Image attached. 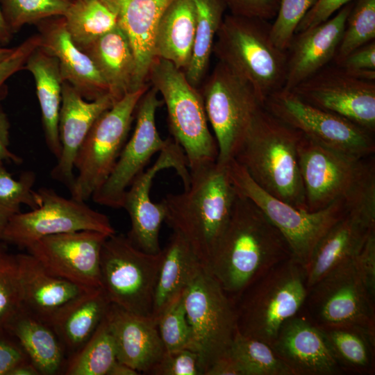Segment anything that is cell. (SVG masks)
I'll use <instances>...</instances> for the list:
<instances>
[{
    "label": "cell",
    "mask_w": 375,
    "mask_h": 375,
    "mask_svg": "<svg viewBox=\"0 0 375 375\" xmlns=\"http://www.w3.org/2000/svg\"><path fill=\"white\" fill-rule=\"evenodd\" d=\"M291 257L278 229L251 200L238 192L208 268L225 292L234 300L251 283Z\"/></svg>",
    "instance_id": "6da1fadb"
},
{
    "label": "cell",
    "mask_w": 375,
    "mask_h": 375,
    "mask_svg": "<svg viewBox=\"0 0 375 375\" xmlns=\"http://www.w3.org/2000/svg\"><path fill=\"white\" fill-rule=\"evenodd\" d=\"M188 188L161 201L165 222L188 242L208 270L217 242L230 219L238 192L228 165L210 162L190 170Z\"/></svg>",
    "instance_id": "7a4b0ae2"
},
{
    "label": "cell",
    "mask_w": 375,
    "mask_h": 375,
    "mask_svg": "<svg viewBox=\"0 0 375 375\" xmlns=\"http://www.w3.org/2000/svg\"><path fill=\"white\" fill-rule=\"evenodd\" d=\"M302 133L262 106L255 115L233 159L262 190L306 210L297 147Z\"/></svg>",
    "instance_id": "3957f363"
},
{
    "label": "cell",
    "mask_w": 375,
    "mask_h": 375,
    "mask_svg": "<svg viewBox=\"0 0 375 375\" xmlns=\"http://www.w3.org/2000/svg\"><path fill=\"white\" fill-rule=\"evenodd\" d=\"M271 23L256 17L225 14L212 54L248 82L261 103L283 88L287 52L274 42Z\"/></svg>",
    "instance_id": "277c9868"
},
{
    "label": "cell",
    "mask_w": 375,
    "mask_h": 375,
    "mask_svg": "<svg viewBox=\"0 0 375 375\" xmlns=\"http://www.w3.org/2000/svg\"><path fill=\"white\" fill-rule=\"evenodd\" d=\"M308 292L305 267L292 257L280 262L233 300L238 331L272 345L283 323L303 308Z\"/></svg>",
    "instance_id": "5b68a950"
},
{
    "label": "cell",
    "mask_w": 375,
    "mask_h": 375,
    "mask_svg": "<svg viewBox=\"0 0 375 375\" xmlns=\"http://www.w3.org/2000/svg\"><path fill=\"white\" fill-rule=\"evenodd\" d=\"M298 161L306 210H322L338 199L348 208L375 197L372 156L359 158L322 146L302 134Z\"/></svg>",
    "instance_id": "8992f818"
},
{
    "label": "cell",
    "mask_w": 375,
    "mask_h": 375,
    "mask_svg": "<svg viewBox=\"0 0 375 375\" xmlns=\"http://www.w3.org/2000/svg\"><path fill=\"white\" fill-rule=\"evenodd\" d=\"M147 81L162 97L170 133L182 148L189 169L216 162L218 147L199 88L188 81L183 71L157 57L152 61Z\"/></svg>",
    "instance_id": "52a82bcc"
},
{
    "label": "cell",
    "mask_w": 375,
    "mask_h": 375,
    "mask_svg": "<svg viewBox=\"0 0 375 375\" xmlns=\"http://www.w3.org/2000/svg\"><path fill=\"white\" fill-rule=\"evenodd\" d=\"M227 165L237 192L261 210L286 240L292 258L304 267L318 242L348 211L344 199L317 211L299 209L262 190L234 159Z\"/></svg>",
    "instance_id": "ba28073f"
},
{
    "label": "cell",
    "mask_w": 375,
    "mask_h": 375,
    "mask_svg": "<svg viewBox=\"0 0 375 375\" xmlns=\"http://www.w3.org/2000/svg\"><path fill=\"white\" fill-rule=\"evenodd\" d=\"M150 86L148 82L128 93L96 120L74 161L72 198L86 202L108 178L128 140L138 103Z\"/></svg>",
    "instance_id": "9c48e42d"
},
{
    "label": "cell",
    "mask_w": 375,
    "mask_h": 375,
    "mask_svg": "<svg viewBox=\"0 0 375 375\" xmlns=\"http://www.w3.org/2000/svg\"><path fill=\"white\" fill-rule=\"evenodd\" d=\"M162 249L149 253L123 235L108 236L100 258V283L110 303L133 313L153 317L154 293Z\"/></svg>",
    "instance_id": "30bf717a"
},
{
    "label": "cell",
    "mask_w": 375,
    "mask_h": 375,
    "mask_svg": "<svg viewBox=\"0 0 375 375\" xmlns=\"http://www.w3.org/2000/svg\"><path fill=\"white\" fill-rule=\"evenodd\" d=\"M199 90L218 147L217 162L227 165L263 105L251 85L219 61Z\"/></svg>",
    "instance_id": "8fae6325"
},
{
    "label": "cell",
    "mask_w": 375,
    "mask_h": 375,
    "mask_svg": "<svg viewBox=\"0 0 375 375\" xmlns=\"http://www.w3.org/2000/svg\"><path fill=\"white\" fill-rule=\"evenodd\" d=\"M192 333V349L199 356L202 374L229 353L238 333L233 299L203 267L183 292Z\"/></svg>",
    "instance_id": "7c38bea8"
},
{
    "label": "cell",
    "mask_w": 375,
    "mask_h": 375,
    "mask_svg": "<svg viewBox=\"0 0 375 375\" xmlns=\"http://www.w3.org/2000/svg\"><path fill=\"white\" fill-rule=\"evenodd\" d=\"M263 107L313 142L356 158L372 156L374 134L333 112L316 107L284 88L271 94Z\"/></svg>",
    "instance_id": "4fadbf2b"
},
{
    "label": "cell",
    "mask_w": 375,
    "mask_h": 375,
    "mask_svg": "<svg viewBox=\"0 0 375 375\" xmlns=\"http://www.w3.org/2000/svg\"><path fill=\"white\" fill-rule=\"evenodd\" d=\"M37 192L39 207L12 217L1 235L3 242L26 249L36 240L51 235L78 231H95L109 236L116 233L109 218L85 201L65 198L47 188Z\"/></svg>",
    "instance_id": "5bb4252c"
},
{
    "label": "cell",
    "mask_w": 375,
    "mask_h": 375,
    "mask_svg": "<svg viewBox=\"0 0 375 375\" xmlns=\"http://www.w3.org/2000/svg\"><path fill=\"white\" fill-rule=\"evenodd\" d=\"M303 308L319 327L352 324L375 331V300L363 285L353 259L338 265L309 288Z\"/></svg>",
    "instance_id": "9a60e30c"
},
{
    "label": "cell",
    "mask_w": 375,
    "mask_h": 375,
    "mask_svg": "<svg viewBox=\"0 0 375 375\" xmlns=\"http://www.w3.org/2000/svg\"><path fill=\"white\" fill-rule=\"evenodd\" d=\"M162 103L157 90L151 85L138 103L131 136L112 172L91 198L95 203L112 208H122L125 193L134 179L144 170L155 153L168 147L172 138L162 139L156 126V112Z\"/></svg>",
    "instance_id": "2e32d148"
},
{
    "label": "cell",
    "mask_w": 375,
    "mask_h": 375,
    "mask_svg": "<svg viewBox=\"0 0 375 375\" xmlns=\"http://www.w3.org/2000/svg\"><path fill=\"white\" fill-rule=\"evenodd\" d=\"M303 101L375 132V81L329 64L293 89Z\"/></svg>",
    "instance_id": "e0dca14e"
},
{
    "label": "cell",
    "mask_w": 375,
    "mask_h": 375,
    "mask_svg": "<svg viewBox=\"0 0 375 375\" xmlns=\"http://www.w3.org/2000/svg\"><path fill=\"white\" fill-rule=\"evenodd\" d=\"M167 169H174L184 188L188 187L190 173L187 159L173 138L168 147L159 153L154 163L134 179L124 197L122 208L126 210L131 221L127 237L135 247L149 253H158L162 250L159 235L165 220L163 203L152 201L150 191L156 175Z\"/></svg>",
    "instance_id": "ac0fdd59"
},
{
    "label": "cell",
    "mask_w": 375,
    "mask_h": 375,
    "mask_svg": "<svg viewBox=\"0 0 375 375\" xmlns=\"http://www.w3.org/2000/svg\"><path fill=\"white\" fill-rule=\"evenodd\" d=\"M109 235L78 231L43 237L26 249L50 273L91 288H101L100 258Z\"/></svg>",
    "instance_id": "d6986e66"
},
{
    "label": "cell",
    "mask_w": 375,
    "mask_h": 375,
    "mask_svg": "<svg viewBox=\"0 0 375 375\" xmlns=\"http://www.w3.org/2000/svg\"><path fill=\"white\" fill-rule=\"evenodd\" d=\"M271 346L294 375L343 373L321 328L305 313L285 321Z\"/></svg>",
    "instance_id": "ffe728a7"
},
{
    "label": "cell",
    "mask_w": 375,
    "mask_h": 375,
    "mask_svg": "<svg viewBox=\"0 0 375 375\" xmlns=\"http://www.w3.org/2000/svg\"><path fill=\"white\" fill-rule=\"evenodd\" d=\"M114 103L108 93L88 101L70 84L62 82L58 125L61 153L51 176L69 190L74 184V161L81 146L98 117Z\"/></svg>",
    "instance_id": "44dd1931"
},
{
    "label": "cell",
    "mask_w": 375,
    "mask_h": 375,
    "mask_svg": "<svg viewBox=\"0 0 375 375\" xmlns=\"http://www.w3.org/2000/svg\"><path fill=\"white\" fill-rule=\"evenodd\" d=\"M375 231V208L353 207L321 238L305 267L310 288L332 269L353 259Z\"/></svg>",
    "instance_id": "7402d4cb"
},
{
    "label": "cell",
    "mask_w": 375,
    "mask_h": 375,
    "mask_svg": "<svg viewBox=\"0 0 375 375\" xmlns=\"http://www.w3.org/2000/svg\"><path fill=\"white\" fill-rule=\"evenodd\" d=\"M15 260L22 308L51 326L73 302L93 290L50 273L28 253L15 255Z\"/></svg>",
    "instance_id": "603a6c76"
},
{
    "label": "cell",
    "mask_w": 375,
    "mask_h": 375,
    "mask_svg": "<svg viewBox=\"0 0 375 375\" xmlns=\"http://www.w3.org/2000/svg\"><path fill=\"white\" fill-rule=\"evenodd\" d=\"M353 2L343 6L326 21L294 34L286 50L284 88L293 89L332 63Z\"/></svg>",
    "instance_id": "cb8c5ba5"
},
{
    "label": "cell",
    "mask_w": 375,
    "mask_h": 375,
    "mask_svg": "<svg viewBox=\"0 0 375 375\" xmlns=\"http://www.w3.org/2000/svg\"><path fill=\"white\" fill-rule=\"evenodd\" d=\"M40 47L58 60L62 82H67L86 100L108 93V86L90 58L72 41L63 16L51 17L35 24Z\"/></svg>",
    "instance_id": "d4e9b609"
},
{
    "label": "cell",
    "mask_w": 375,
    "mask_h": 375,
    "mask_svg": "<svg viewBox=\"0 0 375 375\" xmlns=\"http://www.w3.org/2000/svg\"><path fill=\"white\" fill-rule=\"evenodd\" d=\"M118 361L149 374L165 351L157 319L144 317L110 303L106 315Z\"/></svg>",
    "instance_id": "484cf974"
},
{
    "label": "cell",
    "mask_w": 375,
    "mask_h": 375,
    "mask_svg": "<svg viewBox=\"0 0 375 375\" xmlns=\"http://www.w3.org/2000/svg\"><path fill=\"white\" fill-rule=\"evenodd\" d=\"M114 13L117 26L133 49L137 65L136 89L145 85L154 56L158 23L174 0H101Z\"/></svg>",
    "instance_id": "4316f807"
},
{
    "label": "cell",
    "mask_w": 375,
    "mask_h": 375,
    "mask_svg": "<svg viewBox=\"0 0 375 375\" xmlns=\"http://www.w3.org/2000/svg\"><path fill=\"white\" fill-rule=\"evenodd\" d=\"M81 50L94 62L114 103L138 90L135 55L128 39L117 25Z\"/></svg>",
    "instance_id": "83f0119b"
},
{
    "label": "cell",
    "mask_w": 375,
    "mask_h": 375,
    "mask_svg": "<svg viewBox=\"0 0 375 375\" xmlns=\"http://www.w3.org/2000/svg\"><path fill=\"white\" fill-rule=\"evenodd\" d=\"M4 328L18 340L40 375L63 373L67 356L51 325L22 308Z\"/></svg>",
    "instance_id": "f1b7e54d"
},
{
    "label": "cell",
    "mask_w": 375,
    "mask_h": 375,
    "mask_svg": "<svg viewBox=\"0 0 375 375\" xmlns=\"http://www.w3.org/2000/svg\"><path fill=\"white\" fill-rule=\"evenodd\" d=\"M24 69L33 76L45 142L58 159L61 153L58 125L62 88L58 60L40 45L29 56Z\"/></svg>",
    "instance_id": "f546056e"
},
{
    "label": "cell",
    "mask_w": 375,
    "mask_h": 375,
    "mask_svg": "<svg viewBox=\"0 0 375 375\" xmlns=\"http://www.w3.org/2000/svg\"><path fill=\"white\" fill-rule=\"evenodd\" d=\"M196 26L192 0H174L162 15L155 33L154 56L185 72L191 60Z\"/></svg>",
    "instance_id": "4dcf8cb0"
},
{
    "label": "cell",
    "mask_w": 375,
    "mask_h": 375,
    "mask_svg": "<svg viewBox=\"0 0 375 375\" xmlns=\"http://www.w3.org/2000/svg\"><path fill=\"white\" fill-rule=\"evenodd\" d=\"M202 267L188 242L179 233L173 232L162 249L153 299L154 318L183 292Z\"/></svg>",
    "instance_id": "1f68e13d"
},
{
    "label": "cell",
    "mask_w": 375,
    "mask_h": 375,
    "mask_svg": "<svg viewBox=\"0 0 375 375\" xmlns=\"http://www.w3.org/2000/svg\"><path fill=\"white\" fill-rule=\"evenodd\" d=\"M110 305L101 288L93 289L73 302L54 322L67 358L92 336Z\"/></svg>",
    "instance_id": "d6a6232c"
},
{
    "label": "cell",
    "mask_w": 375,
    "mask_h": 375,
    "mask_svg": "<svg viewBox=\"0 0 375 375\" xmlns=\"http://www.w3.org/2000/svg\"><path fill=\"white\" fill-rule=\"evenodd\" d=\"M319 328L343 372L374 373V331L352 324Z\"/></svg>",
    "instance_id": "836d02e7"
},
{
    "label": "cell",
    "mask_w": 375,
    "mask_h": 375,
    "mask_svg": "<svg viewBox=\"0 0 375 375\" xmlns=\"http://www.w3.org/2000/svg\"><path fill=\"white\" fill-rule=\"evenodd\" d=\"M196 15L194 41L190 62L184 72L199 88L208 75L217 33L227 10L223 0H192Z\"/></svg>",
    "instance_id": "e575fe53"
},
{
    "label": "cell",
    "mask_w": 375,
    "mask_h": 375,
    "mask_svg": "<svg viewBox=\"0 0 375 375\" xmlns=\"http://www.w3.org/2000/svg\"><path fill=\"white\" fill-rule=\"evenodd\" d=\"M63 17L70 38L80 49L117 25L115 15L101 0H72Z\"/></svg>",
    "instance_id": "d590c367"
},
{
    "label": "cell",
    "mask_w": 375,
    "mask_h": 375,
    "mask_svg": "<svg viewBox=\"0 0 375 375\" xmlns=\"http://www.w3.org/2000/svg\"><path fill=\"white\" fill-rule=\"evenodd\" d=\"M117 360L115 341L105 316L86 342L67 358L62 374L108 375Z\"/></svg>",
    "instance_id": "8d00e7d4"
},
{
    "label": "cell",
    "mask_w": 375,
    "mask_h": 375,
    "mask_svg": "<svg viewBox=\"0 0 375 375\" xmlns=\"http://www.w3.org/2000/svg\"><path fill=\"white\" fill-rule=\"evenodd\" d=\"M229 354L237 363L242 375H294L272 346L238 331Z\"/></svg>",
    "instance_id": "74e56055"
},
{
    "label": "cell",
    "mask_w": 375,
    "mask_h": 375,
    "mask_svg": "<svg viewBox=\"0 0 375 375\" xmlns=\"http://www.w3.org/2000/svg\"><path fill=\"white\" fill-rule=\"evenodd\" d=\"M36 176L33 172H24L16 179L0 165V240L10 219L26 205L35 209L40 205L38 192L33 190Z\"/></svg>",
    "instance_id": "f35d334b"
},
{
    "label": "cell",
    "mask_w": 375,
    "mask_h": 375,
    "mask_svg": "<svg viewBox=\"0 0 375 375\" xmlns=\"http://www.w3.org/2000/svg\"><path fill=\"white\" fill-rule=\"evenodd\" d=\"M375 40V0H355L332 64L339 65L357 48Z\"/></svg>",
    "instance_id": "ab89813d"
},
{
    "label": "cell",
    "mask_w": 375,
    "mask_h": 375,
    "mask_svg": "<svg viewBox=\"0 0 375 375\" xmlns=\"http://www.w3.org/2000/svg\"><path fill=\"white\" fill-rule=\"evenodd\" d=\"M72 0H0V10L10 33L26 24H36L56 16H64Z\"/></svg>",
    "instance_id": "60d3db41"
},
{
    "label": "cell",
    "mask_w": 375,
    "mask_h": 375,
    "mask_svg": "<svg viewBox=\"0 0 375 375\" xmlns=\"http://www.w3.org/2000/svg\"><path fill=\"white\" fill-rule=\"evenodd\" d=\"M183 292L175 297L156 318L159 333L167 351L192 349V333L187 318Z\"/></svg>",
    "instance_id": "b9f144b4"
},
{
    "label": "cell",
    "mask_w": 375,
    "mask_h": 375,
    "mask_svg": "<svg viewBox=\"0 0 375 375\" xmlns=\"http://www.w3.org/2000/svg\"><path fill=\"white\" fill-rule=\"evenodd\" d=\"M317 0H279L271 36L275 44L286 51L297 26Z\"/></svg>",
    "instance_id": "7bdbcfd3"
},
{
    "label": "cell",
    "mask_w": 375,
    "mask_h": 375,
    "mask_svg": "<svg viewBox=\"0 0 375 375\" xmlns=\"http://www.w3.org/2000/svg\"><path fill=\"white\" fill-rule=\"evenodd\" d=\"M152 375H203L198 354L190 349L165 351Z\"/></svg>",
    "instance_id": "ee69618b"
},
{
    "label": "cell",
    "mask_w": 375,
    "mask_h": 375,
    "mask_svg": "<svg viewBox=\"0 0 375 375\" xmlns=\"http://www.w3.org/2000/svg\"><path fill=\"white\" fill-rule=\"evenodd\" d=\"M22 308L21 285L16 264L0 272V329Z\"/></svg>",
    "instance_id": "f6af8a7d"
},
{
    "label": "cell",
    "mask_w": 375,
    "mask_h": 375,
    "mask_svg": "<svg viewBox=\"0 0 375 375\" xmlns=\"http://www.w3.org/2000/svg\"><path fill=\"white\" fill-rule=\"evenodd\" d=\"M337 65L357 78L375 81V40L357 48Z\"/></svg>",
    "instance_id": "bcb514c9"
},
{
    "label": "cell",
    "mask_w": 375,
    "mask_h": 375,
    "mask_svg": "<svg viewBox=\"0 0 375 375\" xmlns=\"http://www.w3.org/2000/svg\"><path fill=\"white\" fill-rule=\"evenodd\" d=\"M39 34L29 36L21 44L15 47L12 53L0 62V99L3 96L6 81L17 72L24 68L26 62L32 52L40 47Z\"/></svg>",
    "instance_id": "7dc6e473"
},
{
    "label": "cell",
    "mask_w": 375,
    "mask_h": 375,
    "mask_svg": "<svg viewBox=\"0 0 375 375\" xmlns=\"http://www.w3.org/2000/svg\"><path fill=\"white\" fill-rule=\"evenodd\" d=\"M353 262L367 292L375 300V231L368 236Z\"/></svg>",
    "instance_id": "c3c4849f"
},
{
    "label": "cell",
    "mask_w": 375,
    "mask_h": 375,
    "mask_svg": "<svg viewBox=\"0 0 375 375\" xmlns=\"http://www.w3.org/2000/svg\"><path fill=\"white\" fill-rule=\"evenodd\" d=\"M229 13L265 20L274 19L279 0H223Z\"/></svg>",
    "instance_id": "681fc988"
},
{
    "label": "cell",
    "mask_w": 375,
    "mask_h": 375,
    "mask_svg": "<svg viewBox=\"0 0 375 375\" xmlns=\"http://www.w3.org/2000/svg\"><path fill=\"white\" fill-rule=\"evenodd\" d=\"M30 360L18 340L5 328L0 329V375H9L18 365Z\"/></svg>",
    "instance_id": "f907efd6"
},
{
    "label": "cell",
    "mask_w": 375,
    "mask_h": 375,
    "mask_svg": "<svg viewBox=\"0 0 375 375\" xmlns=\"http://www.w3.org/2000/svg\"><path fill=\"white\" fill-rule=\"evenodd\" d=\"M355 0H317L297 26L295 33L326 21L343 6Z\"/></svg>",
    "instance_id": "816d5d0a"
},
{
    "label": "cell",
    "mask_w": 375,
    "mask_h": 375,
    "mask_svg": "<svg viewBox=\"0 0 375 375\" xmlns=\"http://www.w3.org/2000/svg\"><path fill=\"white\" fill-rule=\"evenodd\" d=\"M10 124L7 114L0 105V165L5 162L19 164L22 159L10 150Z\"/></svg>",
    "instance_id": "f5cc1de1"
},
{
    "label": "cell",
    "mask_w": 375,
    "mask_h": 375,
    "mask_svg": "<svg viewBox=\"0 0 375 375\" xmlns=\"http://www.w3.org/2000/svg\"><path fill=\"white\" fill-rule=\"evenodd\" d=\"M204 375H242L235 361L228 353L215 361Z\"/></svg>",
    "instance_id": "db71d44e"
},
{
    "label": "cell",
    "mask_w": 375,
    "mask_h": 375,
    "mask_svg": "<svg viewBox=\"0 0 375 375\" xmlns=\"http://www.w3.org/2000/svg\"><path fill=\"white\" fill-rule=\"evenodd\" d=\"M9 375H40L31 360H26L16 366Z\"/></svg>",
    "instance_id": "11a10c76"
},
{
    "label": "cell",
    "mask_w": 375,
    "mask_h": 375,
    "mask_svg": "<svg viewBox=\"0 0 375 375\" xmlns=\"http://www.w3.org/2000/svg\"><path fill=\"white\" fill-rule=\"evenodd\" d=\"M0 240V272L14 267L16 264L15 255L9 254Z\"/></svg>",
    "instance_id": "9f6ffc18"
},
{
    "label": "cell",
    "mask_w": 375,
    "mask_h": 375,
    "mask_svg": "<svg viewBox=\"0 0 375 375\" xmlns=\"http://www.w3.org/2000/svg\"><path fill=\"white\" fill-rule=\"evenodd\" d=\"M137 370L125 363L117 360L110 368L108 375H138Z\"/></svg>",
    "instance_id": "6f0895ef"
},
{
    "label": "cell",
    "mask_w": 375,
    "mask_h": 375,
    "mask_svg": "<svg viewBox=\"0 0 375 375\" xmlns=\"http://www.w3.org/2000/svg\"><path fill=\"white\" fill-rule=\"evenodd\" d=\"M12 34L8 30L0 10V44L6 45L10 41Z\"/></svg>",
    "instance_id": "680465c9"
},
{
    "label": "cell",
    "mask_w": 375,
    "mask_h": 375,
    "mask_svg": "<svg viewBox=\"0 0 375 375\" xmlns=\"http://www.w3.org/2000/svg\"><path fill=\"white\" fill-rule=\"evenodd\" d=\"M15 47H5L3 46H0V62L5 60L14 51Z\"/></svg>",
    "instance_id": "91938a15"
},
{
    "label": "cell",
    "mask_w": 375,
    "mask_h": 375,
    "mask_svg": "<svg viewBox=\"0 0 375 375\" xmlns=\"http://www.w3.org/2000/svg\"><path fill=\"white\" fill-rule=\"evenodd\" d=\"M0 46H2V45L0 44Z\"/></svg>",
    "instance_id": "94428289"
}]
</instances>
